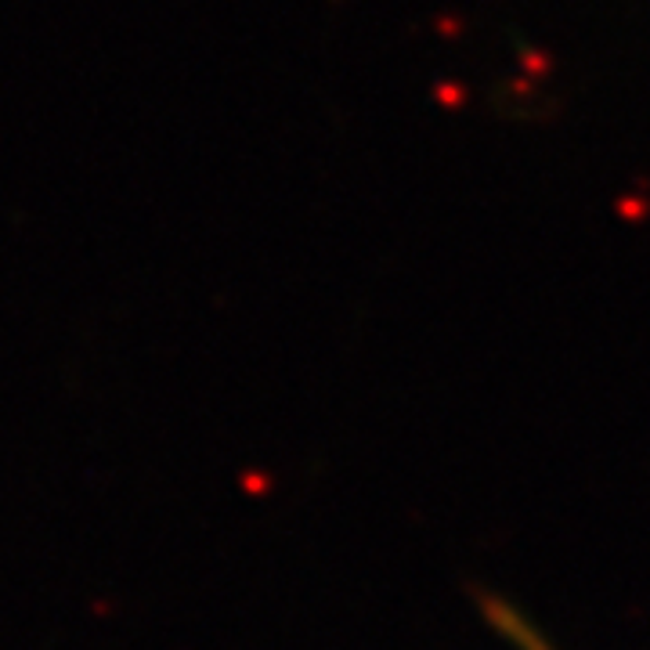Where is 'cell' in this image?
<instances>
[{
  "label": "cell",
  "instance_id": "cell-1",
  "mask_svg": "<svg viewBox=\"0 0 650 650\" xmlns=\"http://www.w3.org/2000/svg\"><path fill=\"white\" fill-rule=\"evenodd\" d=\"M488 614H492V618H495V622H499V625H503V629H506V633H510V636H513V640H517L520 647H524V650H549L546 643H542V640H539V636H535V633H531V629H528V625H524V622H520V618H517V614H510V611H503L499 604H492V607H488Z\"/></svg>",
  "mask_w": 650,
  "mask_h": 650
}]
</instances>
